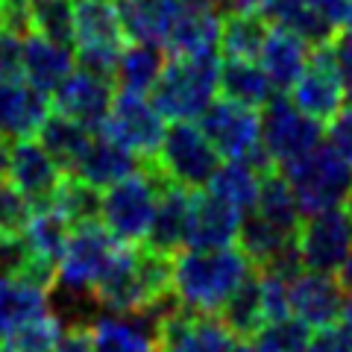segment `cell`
<instances>
[{
    "mask_svg": "<svg viewBox=\"0 0 352 352\" xmlns=\"http://www.w3.org/2000/svg\"><path fill=\"white\" fill-rule=\"evenodd\" d=\"M115 82L109 76L74 68L65 80L56 85V91L50 94V103L56 112L68 115L74 120H80L88 129H103L109 109H112L115 100Z\"/></svg>",
    "mask_w": 352,
    "mask_h": 352,
    "instance_id": "cell-14",
    "label": "cell"
},
{
    "mask_svg": "<svg viewBox=\"0 0 352 352\" xmlns=\"http://www.w3.org/2000/svg\"><path fill=\"white\" fill-rule=\"evenodd\" d=\"M346 208H349V212H352V191H349V200H346Z\"/></svg>",
    "mask_w": 352,
    "mask_h": 352,
    "instance_id": "cell-52",
    "label": "cell"
},
{
    "mask_svg": "<svg viewBox=\"0 0 352 352\" xmlns=\"http://www.w3.org/2000/svg\"><path fill=\"white\" fill-rule=\"evenodd\" d=\"M24 3H30V0H24Z\"/></svg>",
    "mask_w": 352,
    "mask_h": 352,
    "instance_id": "cell-54",
    "label": "cell"
},
{
    "mask_svg": "<svg viewBox=\"0 0 352 352\" xmlns=\"http://www.w3.org/2000/svg\"><path fill=\"white\" fill-rule=\"evenodd\" d=\"M217 317L229 326V332L235 338L256 335V329L267 320V314H264V300H261V285H258V270H252L244 279V285L229 296Z\"/></svg>",
    "mask_w": 352,
    "mask_h": 352,
    "instance_id": "cell-35",
    "label": "cell"
},
{
    "mask_svg": "<svg viewBox=\"0 0 352 352\" xmlns=\"http://www.w3.org/2000/svg\"><path fill=\"white\" fill-rule=\"evenodd\" d=\"M220 27H223L220 9L185 3L164 44V53L168 56H212L220 47Z\"/></svg>",
    "mask_w": 352,
    "mask_h": 352,
    "instance_id": "cell-24",
    "label": "cell"
},
{
    "mask_svg": "<svg viewBox=\"0 0 352 352\" xmlns=\"http://www.w3.org/2000/svg\"><path fill=\"white\" fill-rule=\"evenodd\" d=\"M294 238H296V232H288V229L247 212L244 220H241L238 247L252 261V267H267L276 256H282L288 247H294Z\"/></svg>",
    "mask_w": 352,
    "mask_h": 352,
    "instance_id": "cell-32",
    "label": "cell"
},
{
    "mask_svg": "<svg viewBox=\"0 0 352 352\" xmlns=\"http://www.w3.org/2000/svg\"><path fill=\"white\" fill-rule=\"evenodd\" d=\"M164 188V176L156 168H141L100 194V223L120 244L138 247L147 241L153 212Z\"/></svg>",
    "mask_w": 352,
    "mask_h": 352,
    "instance_id": "cell-4",
    "label": "cell"
},
{
    "mask_svg": "<svg viewBox=\"0 0 352 352\" xmlns=\"http://www.w3.org/2000/svg\"><path fill=\"white\" fill-rule=\"evenodd\" d=\"M326 141L352 164V100L326 124Z\"/></svg>",
    "mask_w": 352,
    "mask_h": 352,
    "instance_id": "cell-44",
    "label": "cell"
},
{
    "mask_svg": "<svg viewBox=\"0 0 352 352\" xmlns=\"http://www.w3.org/2000/svg\"><path fill=\"white\" fill-rule=\"evenodd\" d=\"M223 162L197 120H173L164 129V138L153 164L164 182L182 185L188 191H203Z\"/></svg>",
    "mask_w": 352,
    "mask_h": 352,
    "instance_id": "cell-8",
    "label": "cell"
},
{
    "mask_svg": "<svg viewBox=\"0 0 352 352\" xmlns=\"http://www.w3.org/2000/svg\"><path fill=\"white\" fill-rule=\"evenodd\" d=\"M276 88L267 80V74L258 59H223L220 62V97H229L235 103L252 109H264Z\"/></svg>",
    "mask_w": 352,
    "mask_h": 352,
    "instance_id": "cell-31",
    "label": "cell"
},
{
    "mask_svg": "<svg viewBox=\"0 0 352 352\" xmlns=\"http://www.w3.org/2000/svg\"><path fill=\"white\" fill-rule=\"evenodd\" d=\"M126 30L115 0H74V53L76 68L112 80Z\"/></svg>",
    "mask_w": 352,
    "mask_h": 352,
    "instance_id": "cell-6",
    "label": "cell"
},
{
    "mask_svg": "<svg viewBox=\"0 0 352 352\" xmlns=\"http://www.w3.org/2000/svg\"><path fill=\"white\" fill-rule=\"evenodd\" d=\"M32 214V206L9 176H0V232H21Z\"/></svg>",
    "mask_w": 352,
    "mask_h": 352,
    "instance_id": "cell-40",
    "label": "cell"
},
{
    "mask_svg": "<svg viewBox=\"0 0 352 352\" xmlns=\"http://www.w3.org/2000/svg\"><path fill=\"white\" fill-rule=\"evenodd\" d=\"M261 176L264 170L256 168L252 162H241V159H223L217 164L214 176L208 179L203 191H208L217 200H223L226 206H232L235 212L247 214L256 206V197L261 188Z\"/></svg>",
    "mask_w": 352,
    "mask_h": 352,
    "instance_id": "cell-30",
    "label": "cell"
},
{
    "mask_svg": "<svg viewBox=\"0 0 352 352\" xmlns=\"http://www.w3.org/2000/svg\"><path fill=\"white\" fill-rule=\"evenodd\" d=\"M197 124L203 126L220 159L252 162L261 170L270 168L261 150V109L235 103L229 97H217Z\"/></svg>",
    "mask_w": 352,
    "mask_h": 352,
    "instance_id": "cell-10",
    "label": "cell"
},
{
    "mask_svg": "<svg viewBox=\"0 0 352 352\" xmlns=\"http://www.w3.org/2000/svg\"><path fill=\"white\" fill-rule=\"evenodd\" d=\"M340 320L352 326V294H346V302H344V314H340Z\"/></svg>",
    "mask_w": 352,
    "mask_h": 352,
    "instance_id": "cell-49",
    "label": "cell"
},
{
    "mask_svg": "<svg viewBox=\"0 0 352 352\" xmlns=\"http://www.w3.org/2000/svg\"><path fill=\"white\" fill-rule=\"evenodd\" d=\"M100 194L94 185L82 182L80 176L65 173V179L59 185L56 197L50 200V206L68 220L71 226L80 223H91V220H100Z\"/></svg>",
    "mask_w": 352,
    "mask_h": 352,
    "instance_id": "cell-36",
    "label": "cell"
},
{
    "mask_svg": "<svg viewBox=\"0 0 352 352\" xmlns=\"http://www.w3.org/2000/svg\"><path fill=\"white\" fill-rule=\"evenodd\" d=\"M159 326V352H229L238 338L217 314H194L176 308Z\"/></svg>",
    "mask_w": 352,
    "mask_h": 352,
    "instance_id": "cell-15",
    "label": "cell"
},
{
    "mask_svg": "<svg viewBox=\"0 0 352 352\" xmlns=\"http://www.w3.org/2000/svg\"><path fill=\"white\" fill-rule=\"evenodd\" d=\"M308 338L311 329L294 314H285L276 320H264L250 338V346L256 352H305Z\"/></svg>",
    "mask_w": 352,
    "mask_h": 352,
    "instance_id": "cell-37",
    "label": "cell"
},
{
    "mask_svg": "<svg viewBox=\"0 0 352 352\" xmlns=\"http://www.w3.org/2000/svg\"><path fill=\"white\" fill-rule=\"evenodd\" d=\"M138 168H141V159L135 153L124 147L120 141H115L112 135H106L103 129H97L71 176H80L82 182L94 185L97 191H106L109 185L126 179V176L135 173Z\"/></svg>",
    "mask_w": 352,
    "mask_h": 352,
    "instance_id": "cell-21",
    "label": "cell"
},
{
    "mask_svg": "<svg viewBox=\"0 0 352 352\" xmlns=\"http://www.w3.org/2000/svg\"><path fill=\"white\" fill-rule=\"evenodd\" d=\"M252 214L270 220V223L288 229V232H296V229H300L302 208H300V203H296L291 182L285 179L282 170H264L256 206H252Z\"/></svg>",
    "mask_w": 352,
    "mask_h": 352,
    "instance_id": "cell-33",
    "label": "cell"
},
{
    "mask_svg": "<svg viewBox=\"0 0 352 352\" xmlns=\"http://www.w3.org/2000/svg\"><path fill=\"white\" fill-rule=\"evenodd\" d=\"M288 97L308 118L320 120L323 126L344 109L346 88H344V80H340V71L329 44H320V47L311 50V59H308L305 71L300 74V80L291 85Z\"/></svg>",
    "mask_w": 352,
    "mask_h": 352,
    "instance_id": "cell-13",
    "label": "cell"
},
{
    "mask_svg": "<svg viewBox=\"0 0 352 352\" xmlns=\"http://www.w3.org/2000/svg\"><path fill=\"white\" fill-rule=\"evenodd\" d=\"M305 352H352V326L344 320H335L329 326L314 329Z\"/></svg>",
    "mask_w": 352,
    "mask_h": 352,
    "instance_id": "cell-41",
    "label": "cell"
},
{
    "mask_svg": "<svg viewBox=\"0 0 352 352\" xmlns=\"http://www.w3.org/2000/svg\"><path fill=\"white\" fill-rule=\"evenodd\" d=\"M150 97L170 124L173 120H200V115L220 97L217 53L212 56H170L164 62Z\"/></svg>",
    "mask_w": 352,
    "mask_h": 352,
    "instance_id": "cell-3",
    "label": "cell"
},
{
    "mask_svg": "<svg viewBox=\"0 0 352 352\" xmlns=\"http://www.w3.org/2000/svg\"><path fill=\"white\" fill-rule=\"evenodd\" d=\"M53 352H91V332H88V326H65Z\"/></svg>",
    "mask_w": 352,
    "mask_h": 352,
    "instance_id": "cell-47",
    "label": "cell"
},
{
    "mask_svg": "<svg viewBox=\"0 0 352 352\" xmlns=\"http://www.w3.org/2000/svg\"><path fill=\"white\" fill-rule=\"evenodd\" d=\"M288 302H291V314L314 332V329L340 320L346 291L340 288L335 273H317L302 267L296 276H291Z\"/></svg>",
    "mask_w": 352,
    "mask_h": 352,
    "instance_id": "cell-16",
    "label": "cell"
},
{
    "mask_svg": "<svg viewBox=\"0 0 352 352\" xmlns=\"http://www.w3.org/2000/svg\"><path fill=\"white\" fill-rule=\"evenodd\" d=\"M314 44H308L300 32H294L282 24H270L264 44L258 50V65L267 74V80L276 88V94H288L291 85L300 80L308 59H311Z\"/></svg>",
    "mask_w": 352,
    "mask_h": 352,
    "instance_id": "cell-19",
    "label": "cell"
},
{
    "mask_svg": "<svg viewBox=\"0 0 352 352\" xmlns=\"http://www.w3.org/2000/svg\"><path fill=\"white\" fill-rule=\"evenodd\" d=\"M21 62H24V36L3 27L0 30V80L21 76Z\"/></svg>",
    "mask_w": 352,
    "mask_h": 352,
    "instance_id": "cell-43",
    "label": "cell"
},
{
    "mask_svg": "<svg viewBox=\"0 0 352 352\" xmlns=\"http://www.w3.org/2000/svg\"><path fill=\"white\" fill-rule=\"evenodd\" d=\"M191 200H194V191L182 188V185H173V182H164L144 247L164 252V256H173L176 250H182L185 232H188Z\"/></svg>",
    "mask_w": 352,
    "mask_h": 352,
    "instance_id": "cell-25",
    "label": "cell"
},
{
    "mask_svg": "<svg viewBox=\"0 0 352 352\" xmlns=\"http://www.w3.org/2000/svg\"><path fill=\"white\" fill-rule=\"evenodd\" d=\"M185 3H194V6H214V9H220V0H185Z\"/></svg>",
    "mask_w": 352,
    "mask_h": 352,
    "instance_id": "cell-50",
    "label": "cell"
},
{
    "mask_svg": "<svg viewBox=\"0 0 352 352\" xmlns=\"http://www.w3.org/2000/svg\"><path fill=\"white\" fill-rule=\"evenodd\" d=\"M170 291V256L150 247H124L112 270L94 288L100 311L138 314Z\"/></svg>",
    "mask_w": 352,
    "mask_h": 352,
    "instance_id": "cell-2",
    "label": "cell"
},
{
    "mask_svg": "<svg viewBox=\"0 0 352 352\" xmlns=\"http://www.w3.org/2000/svg\"><path fill=\"white\" fill-rule=\"evenodd\" d=\"M50 311V288L36 279L15 273L0 276V344L24 323Z\"/></svg>",
    "mask_w": 352,
    "mask_h": 352,
    "instance_id": "cell-26",
    "label": "cell"
},
{
    "mask_svg": "<svg viewBox=\"0 0 352 352\" xmlns=\"http://www.w3.org/2000/svg\"><path fill=\"white\" fill-rule=\"evenodd\" d=\"M0 3H3V0H0Z\"/></svg>",
    "mask_w": 352,
    "mask_h": 352,
    "instance_id": "cell-55",
    "label": "cell"
},
{
    "mask_svg": "<svg viewBox=\"0 0 352 352\" xmlns=\"http://www.w3.org/2000/svg\"><path fill=\"white\" fill-rule=\"evenodd\" d=\"M0 352H3V344H0Z\"/></svg>",
    "mask_w": 352,
    "mask_h": 352,
    "instance_id": "cell-53",
    "label": "cell"
},
{
    "mask_svg": "<svg viewBox=\"0 0 352 352\" xmlns=\"http://www.w3.org/2000/svg\"><path fill=\"white\" fill-rule=\"evenodd\" d=\"M65 332L62 320L53 311L36 317V320L15 329L12 335L3 340V352H53L59 335Z\"/></svg>",
    "mask_w": 352,
    "mask_h": 352,
    "instance_id": "cell-39",
    "label": "cell"
},
{
    "mask_svg": "<svg viewBox=\"0 0 352 352\" xmlns=\"http://www.w3.org/2000/svg\"><path fill=\"white\" fill-rule=\"evenodd\" d=\"M229 352H256V349H252L250 344H241V340H238V344H235L232 349H229Z\"/></svg>",
    "mask_w": 352,
    "mask_h": 352,
    "instance_id": "cell-51",
    "label": "cell"
},
{
    "mask_svg": "<svg viewBox=\"0 0 352 352\" xmlns=\"http://www.w3.org/2000/svg\"><path fill=\"white\" fill-rule=\"evenodd\" d=\"M9 179L30 200L32 208L47 206L56 197L65 179V170L53 156L44 150L36 138L12 141V156H9Z\"/></svg>",
    "mask_w": 352,
    "mask_h": 352,
    "instance_id": "cell-17",
    "label": "cell"
},
{
    "mask_svg": "<svg viewBox=\"0 0 352 352\" xmlns=\"http://www.w3.org/2000/svg\"><path fill=\"white\" fill-rule=\"evenodd\" d=\"M76 68L74 44L47 38L41 32H27L24 36V62H21V76L36 85L38 91L53 94L56 85Z\"/></svg>",
    "mask_w": 352,
    "mask_h": 352,
    "instance_id": "cell-22",
    "label": "cell"
},
{
    "mask_svg": "<svg viewBox=\"0 0 352 352\" xmlns=\"http://www.w3.org/2000/svg\"><path fill=\"white\" fill-rule=\"evenodd\" d=\"M267 18L256 12H229L220 27V47L223 59H258V50L267 36Z\"/></svg>",
    "mask_w": 352,
    "mask_h": 352,
    "instance_id": "cell-34",
    "label": "cell"
},
{
    "mask_svg": "<svg viewBox=\"0 0 352 352\" xmlns=\"http://www.w3.org/2000/svg\"><path fill=\"white\" fill-rule=\"evenodd\" d=\"M329 50H332L335 65L340 71V80H344L346 100H352V30L338 32V36L329 41Z\"/></svg>",
    "mask_w": 352,
    "mask_h": 352,
    "instance_id": "cell-46",
    "label": "cell"
},
{
    "mask_svg": "<svg viewBox=\"0 0 352 352\" xmlns=\"http://www.w3.org/2000/svg\"><path fill=\"white\" fill-rule=\"evenodd\" d=\"M168 129V118L159 112L150 94H132V91H115L112 109L103 124V132L129 147L138 159H156L159 144Z\"/></svg>",
    "mask_w": 352,
    "mask_h": 352,
    "instance_id": "cell-12",
    "label": "cell"
},
{
    "mask_svg": "<svg viewBox=\"0 0 352 352\" xmlns=\"http://www.w3.org/2000/svg\"><path fill=\"white\" fill-rule=\"evenodd\" d=\"M91 135H94V129H88L80 124V120H74V118L53 109V112L44 118V124L38 126L36 141L50 153L53 162H56L65 173H74L76 162L82 159Z\"/></svg>",
    "mask_w": 352,
    "mask_h": 352,
    "instance_id": "cell-29",
    "label": "cell"
},
{
    "mask_svg": "<svg viewBox=\"0 0 352 352\" xmlns=\"http://www.w3.org/2000/svg\"><path fill=\"white\" fill-rule=\"evenodd\" d=\"M129 41H147L164 50L185 0H115Z\"/></svg>",
    "mask_w": 352,
    "mask_h": 352,
    "instance_id": "cell-27",
    "label": "cell"
},
{
    "mask_svg": "<svg viewBox=\"0 0 352 352\" xmlns=\"http://www.w3.org/2000/svg\"><path fill=\"white\" fill-rule=\"evenodd\" d=\"M124 247L126 244H120L100 220L74 226L56 264V273H53V288L94 294V288L112 270V264L124 252Z\"/></svg>",
    "mask_w": 352,
    "mask_h": 352,
    "instance_id": "cell-7",
    "label": "cell"
},
{
    "mask_svg": "<svg viewBox=\"0 0 352 352\" xmlns=\"http://www.w3.org/2000/svg\"><path fill=\"white\" fill-rule=\"evenodd\" d=\"M168 62V53L156 44L147 41H126L118 56L112 82L118 91H132V94H150L156 85L159 74Z\"/></svg>",
    "mask_w": 352,
    "mask_h": 352,
    "instance_id": "cell-28",
    "label": "cell"
},
{
    "mask_svg": "<svg viewBox=\"0 0 352 352\" xmlns=\"http://www.w3.org/2000/svg\"><path fill=\"white\" fill-rule=\"evenodd\" d=\"M311 6L320 12L332 32H346L352 30V0H311Z\"/></svg>",
    "mask_w": 352,
    "mask_h": 352,
    "instance_id": "cell-45",
    "label": "cell"
},
{
    "mask_svg": "<svg viewBox=\"0 0 352 352\" xmlns=\"http://www.w3.org/2000/svg\"><path fill=\"white\" fill-rule=\"evenodd\" d=\"M241 220H244V214L235 212L232 206H226L208 191H194L185 247H232L238 244Z\"/></svg>",
    "mask_w": 352,
    "mask_h": 352,
    "instance_id": "cell-23",
    "label": "cell"
},
{
    "mask_svg": "<svg viewBox=\"0 0 352 352\" xmlns=\"http://www.w3.org/2000/svg\"><path fill=\"white\" fill-rule=\"evenodd\" d=\"M30 30L74 44V0H30Z\"/></svg>",
    "mask_w": 352,
    "mask_h": 352,
    "instance_id": "cell-38",
    "label": "cell"
},
{
    "mask_svg": "<svg viewBox=\"0 0 352 352\" xmlns=\"http://www.w3.org/2000/svg\"><path fill=\"white\" fill-rule=\"evenodd\" d=\"M323 141L326 126L308 118L288 94H273V100L261 109V150L273 168H285Z\"/></svg>",
    "mask_w": 352,
    "mask_h": 352,
    "instance_id": "cell-9",
    "label": "cell"
},
{
    "mask_svg": "<svg viewBox=\"0 0 352 352\" xmlns=\"http://www.w3.org/2000/svg\"><path fill=\"white\" fill-rule=\"evenodd\" d=\"M53 112L50 94L38 91L24 76L0 80V138L21 141L36 138L44 118Z\"/></svg>",
    "mask_w": 352,
    "mask_h": 352,
    "instance_id": "cell-18",
    "label": "cell"
},
{
    "mask_svg": "<svg viewBox=\"0 0 352 352\" xmlns=\"http://www.w3.org/2000/svg\"><path fill=\"white\" fill-rule=\"evenodd\" d=\"M88 332L91 352H159V326L147 311L97 314Z\"/></svg>",
    "mask_w": 352,
    "mask_h": 352,
    "instance_id": "cell-20",
    "label": "cell"
},
{
    "mask_svg": "<svg viewBox=\"0 0 352 352\" xmlns=\"http://www.w3.org/2000/svg\"><path fill=\"white\" fill-rule=\"evenodd\" d=\"M285 179L291 182L296 203L305 214L323 212V208L346 206L352 191V164L340 156V153L323 141L311 153L294 159L291 164L279 168Z\"/></svg>",
    "mask_w": 352,
    "mask_h": 352,
    "instance_id": "cell-5",
    "label": "cell"
},
{
    "mask_svg": "<svg viewBox=\"0 0 352 352\" xmlns=\"http://www.w3.org/2000/svg\"><path fill=\"white\" fill-rule=\"evenodd\" d=\"M252 261L232 247H182L170 256V291L194 314H220L250 273Z\"/></svg>",
    "mask_w": 352,
    "mask_h": 352,
    "instance_id": "cell-1",
    "label": "cell"
},
{
    "mask_svg": "<svg viewBox=\"0 0 352 352\" xmlns=\"http://www.w3.org/2000/svg\"><path fill=\"white\" fill-rule=\"evenodd\" d=\"M338 282H340V288H344L346 294H352V252H349V258L340 264V270L335 273Z\"/></svg>",
    "mask_w": 352,
    "mask_h": 352,
    "instance_id": "cell-48",
    "label": "cell"
},
{
    "mask_svg": "<svg viewBox=\"0 0 352 352\" xmlns=\"http://www.w3.org/2000/svg\"><path fill=\"white\" fill-rule=\"evenodd\" d=\"M30 264V252L21 232H0V276L24 273Z\"/></svg>",
    "mask_w": 352,
    "mask_h": 352,
    "instance_id": "cell-42",
    "label": "cell"
},
{
    "mask_svg": "<svg viewBox=\"0 0 352 352\" xmlns=\"http://www.w3.org/2000/svg\"><path fill=\"white\" fill-rule=\"evenodd\" d=\"M294 244L305 270L338 273L352 252V212L346 206H335L305 214Z\"/></svg>",
    "mask_w": 352,
    "mask_h": 352,
    "instance_id": "cell-11",
    "label": "cell"
}]
</instances>
